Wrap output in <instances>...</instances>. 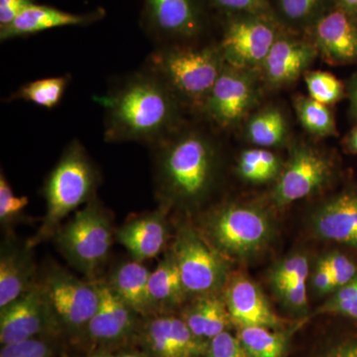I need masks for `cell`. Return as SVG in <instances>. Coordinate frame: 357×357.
Instances as JSON below:
<instances>
[{
  "label": "cell",
  "mask_w": 357,
  "mask_h": 357,
  "mask_svg": "<svg viewBox=\"0 0 357 357\" xmlns=\"http://www.w3.org/2000/svg\"><path fill=\"white\" fill-rule=\"evenodd\" d=\"M105 109L109 142H146L158 145L178 130L180 102L153 70L128 77L100 98Z\"/></svg>",
  "instance_id": "6da1fadb"
},
{
  "label": "cell",
  "mask_w": 357,
  "mask_h": 357,
  "mask_svg": "<svg viewBox=\"0 0 357 357\" xmlns=\"http://www.w3.org/2000/svg\"><path fill=\"white\" fill-rule=\"evenodd\" d=\"M159 176L169 198L196 203L211 189L217 171L213 141L198 130L176 131L159 143Z\"/></svg>",
  "instance_id": "7a4b0ae2"
},
{
  "label": "cell",
  "mask_w": 357,
  "mask_h": 357,
  "mask_svg": "<svg viewBox=\"0 0 357 357\" xmlns=\"http://www.w3.org/2000/svg\"><path fill=\"white\" fill-rule=\"evenodd\" d=\"M225 65L218 49L170 47L154 52L147 68L163 79L180 105L203 109Z\"/></svg>",
  "instance_id": "3957f363"
},
{
  "label": "cell",
  "mask_w": 357,
  "mask_h": 357,
  "mask_svg": "<svg viewBox=\"0 0 357 357\" xmlns=\"http://www.w3.org/2000/svg\"><path fill=\"white\" fill-rule=\"evenodd\" d=\"M96 185V174L83 145L70 143L45 187L47 213L37 239L49 236L73 211L86 203Z\"/></svg>",
  "instance_id": "277c9868"
},
{
  "label": "cell",
  "mask_w": 357,
  "mask_h": 357,
  "mask_svg": "<svg viewBox=\"0 0 357 357\" xmlns=\"http://www.w3.org/2000/svg\"><path fill=\"white\" fill-rule=\"evenodd\" d=\"M274 227L266 211L251 204L222 206L208 218L206 234L222 256L244 260L267 248Z\"/></svg>",
  "instance_id": "5b68a950"
},
{
  "label": "cell",
  "mask_w": 357,
  "mask_h": 357,
  "mask_svg": "<svg viewBox=\"0 0 357 357\" xmlns=\"http://www.w3.org/2000/svg\"><path fill=\"white\" fill-rule=\"evenodd\" d=\"M61 250L75 266L86 274H93L109 256L112 229L109 218L98 204L86 208L58 231Z\"/></svg>",
  "instance_id": "8992f818"
},
{
  "label": "cell",
  "mask_w": 357,
  "mask_h": 357,
  "mask_svg": "<svg viewBox=\"0 0 357 357\" xmlns=\"http://www.w3.org/2000/svg\"><path fill=\"white\" fill-rule=\"evenodd\" d=\"M172 253L188 295H215L225 287L229 275L223 256L190 227L178 231Z\"/></svg>",
  "instance_id": "52a82bcc"
},
{
  "label": "cell",
  "mask_w": 357,
  "mask_h": 357,
  "mask_svg": "<svg viewBox=\"0 0 357 357\" xmlns=\"http://www.w3.org/2000/svg\"><path fill=\"white\" fill-rule=\"evenodd\" d=\"M332 175L333 165L328 157L307 145H297L281 171L272 199L283 208L318 192Z\"/></svg>",
  "instance_id": "ba28073f"
},
{
  "label": "cell",
  "mask_w": 357,
  "mask_h": 357,
  "mask_svg": "<svg viewBox=\"0 0 357 357\" xmlns=\"http://www.w3.org/2000/svg\"><path fill=\"white\" fill-rule=\"evenodd\" d=\"M52 314L70 328L88 326L100 306L98 285L79 280L64 270H54L43 287Z\"/></svg>",
  "instance_id": "9c48e42d"
},
{
  "label": "cell",
  "mask_w": 357,
  "mask_h": 357,
  "mask_svg": "<svg viewBox=\"0 0 357 357\" xmlns=\"http://www.w3.org/2000/svg\"><path fill=\"white\" fill-rule=\"evenodd\" d=\"M257 96V86L248 70L225 64L202 109L211 121L227 128L248 114Z\"/></svg>",
  "instance_id": "30bf717a"
},
{
  "label": "cell",
  "mask_w": 357,
  "mask_h": 357,
  "mask_svg": "<svg viewBox=\"0 0 357 357\" xmlns=\"http://www.w3.org/2000/svg\"><path fill=\"white\" fill-rule=\"evenodd\" d=\"M276 40L273 28L264 21L236 20L225 32L220 50L227 65L250 70L262 67Z\"/></svg>",
  "instance_id": "8fae6325"
},
{
  "label": "cell",
  "mask_w": 357,
  "mask_h": 357,
  "mask_svg": "<svg viewBox=\"0 0 357 357\" xmlns=\"http://www.w3.org/2000/svg\"><path fill=\"white\" fill-rule=\"evenodd\" d=\"M222 291L230 319L237 328L265 326L278 330L284 325L261 289L246 275L230 274Z\"/></svg>",
  "instance_id": "7c38bea8"
},
{
  "label": "cell",
  "mask_w": 357,
  "mask_h": 357,
  "mask_svg": "<svg viewBox=\"0 0 357 357\" xmlns=\"http://www.w3.org/2000/svg\"><path fill=\"white\" fill-rule=\"evenodd\" d=\"M51 314L43 289L32 286L24 295L1 309L0 342L4 345L34 338L44 330Z\"/></svg>",
  "instance_id": "4fadbf2b"
},
{
  "label": "cell",
  "mask_w": 357,
  "mask_h": 357,
  "mask_svg": "<svg viewBox=\"0 0 357 357\" xmlns=\"http://www.w3.org/2000/svg\"><path fill=\"white\" fill-rule=\"evenodd\" d=\"M311 225L319 238L357 248V191L326 199L312 213Z\"/></svg>",
  "instance_id": "5bb4252c"
},
{
  "label": "cell",
  "mask_w": 357,
  "mask_h": 357,
  "mask_svg": "<svg viewBox=\"0 0 357 357\" xmlns=\"http://www.w3.org/2000/svg\"><path fill=\"white\" fill-rule=\"evenodd\" d=\"M145 338L155 357H199L208 344L197 337L183 319L157 317L148 324Z\"/></svg>",
  "instance_id": "9a60e30c"
},
{
  "label": "cell",
  "mask_w": 357,
  "mask_h": 357,
  "mask_svg": "<svg viewBox=\"0 0 357 357\" xmlns=\"http://www.w3.org/2000/svg\"><path fill=\"white\" fill-rule=\"evenodd\" d=\"M317 49L331 64H349L357 61L356 18L342 8L319 18L316 26Z\"/></svg>",
  "instance_id": "2e32d148"
},
{
  "label": "cell",
  "mask_w": 357,
  "mask_h": 357,
  "mask_svg": "<svg viewBox=\"0 0 357 357\" xmlns=\"http://www.w3.org/2000/svg\"><path fill=\"white\" fill-rule=\"evenodd\" d=\"M318 49L305 42L277 39L262 65L267 83L282 86L295 82L312 64Z\"/></svg>",
  "instance_id": "e0dca14e"
},
{
  "label": "cell",
  "mask_w": 357,
  "mask_h": 357,
  "mask_svg": "<svg viewBox=\"0 0 357 357\" xmlns=\"http://www.w3.org/2000/svg\"><path fill=\"white\" fill-rule=\"evenodd\" d=\"M100 306L89 321V335L96 340L112 342L126 337L134 326V312L122 302L107 284H98Z\"/></svg>",
  "instance_id": "ac0fdd59"
},
{
  "label": "cell",
  "mask_w": 357,
  "mask_h": 357,
  "mask_svg": "<svg viewBox=\"0 0 357 357\" xmlns=\"http://www.w3.org/2000/svg\"><path fill=\"white\" fill-rule=\"evenodd\" d=\"M117 238L137 261L156 257L167 241L163 215L154 213L134 220L117 231Z\"/></svg>",
  "instance_id": "d6986e66"
},
{
  "label": "cell",
  "mask_w": 357,
  "mask_h": 357,
  "mask_svg": "<svg viewBox=\"0 0 357 357\" xmlns=\"http://www.w3.org/2000/svg\"><path fill=\"white\" fill-rule=\"evenodd\" d=\"M150 274L137 260L124 263L115 270L109 286L134 312L148 314L155 309L148 287Z\"/></svg>",
  "instance_id": "ffe728a7"
},
{
  "label": "cell",
  "mask_w": 357,
  "mask_h": 357,
  "mask_svg": "<svg viewBox=\"0 0 357 357\" xmlns=\"http://www.w3.org/2000/svg\"><path fill=\"white\" fill-rule=\"evenodd\" d=\"M33 266L25 251L6 245L0 256V309L24 295L31 285Z\"/></svg>",
  "instance_id": "44dd1931"
},
{
  "label": "cell",
  "mask_w": 357,
  "mask_h": 357,
  "mask_svg": "<svg viewBox=\"0 0 357 357\" xmlns=\"http://www.w3.org/2000/svg\"><path fill=\"white\" fill-rule=\"evenodd\" d=\"M184 321L192 333L201 340H211L227 332L232 323L223 297L202 296L190 306L184 314Z\"/></svg>",
  "instance_id": "7402d4cb"
},
{
  "label": "cell",
  "mask_w": 357,
  "mask_h": 357,
  "mask_svg": "<svg viewBox=\"0 0 357 357\" xmlns=\"http://www.w3.org/2000/svg\"><path fill=\"white\" fill-rule=\"evenodd\" d=\"M86 21V16L64 13L52 7L31 4L10 25L1 28L0 37L1 40L13 39L52 28L83 24Z\"/></svg>",
  "instance_id": "603a6c76"
},
{
  "label": "cell",
  "mask_w": 357,
  "mask_h": 357,
  "mask_svg": "<svg viewBox=\"0 0 357 357\" xmlns=\"http://www.w3.org/2000/svg\"><path fill=\"white\" fill-rule=\"evenodd\" d=\"M150 15L160 31L175 36L191 37L199 23L191 0H147Z\"/></svg>",
  "instance_id": "cb8c5ba5"
},
{
  "label": "cell",
  "mask_w": 357,
  "mask_h": 357,
  "mask_svg": "<svg viewBox=\"0 0 357 357\" xmlns=\"http://www.w3.org/2000/svg\"><path fill=\"white\" fill-rule=\"evenodd\" d=\"M148 287L155 307L176 306L185 300L188 294L173 253L166 256L151 272Z\"/></svg>",
  "instance_id": "d4e9b609"
},
{
  "label": "cell",
  "mask_w": 357,
  "mask_h": 357,
  "mask_svg": "<svg viewBox=\"0 0 357 357\" xmlns=\"http://www.w3.org/2000/svg\"><path fill=\"white\" fill-rule=\"evenodd\" d=\"M245 134L248 139L257 146H279L287 138V121L280 110L267 107L251 116L246 124Z\"/></svg>",
  "instance_id": "484cf974"
},
{
  "label": "cell",
  "mask_w": 357,
  "mask_h": 357,
  "mask_svg": "<svg viewBox=\"0 0 357 357\" xmlns=\"http://www.w3.org/2000/svg\"><path fill=\"white\" fill-rule=\"evenodd\" d=\"M237 338L248 357H283L289 333L265 326L238 328Z\"/></svg>",
  "instance_id": "4316f807"
},
{
  "label": "cell",
  "mask_w": 357,
  "mask_h": 357,
  "mask_svg": "<svg viewBox=\"0 0 357 357\" xmlns=\"http://www.w3.org/2000/svg\"><path fill=\"white\" fill-rule=\"evenodd\" d=\"M281 160L269 150L258 148L243 151L238 158L237 173L248 182L262 184L280 175Z\"/></svg>",
  "instance_id": "83f0119b"
},
{
  "label": "cell",
  "mask_w": 357,
  "mask_h": 357,
  "mask_svg": "<svg viewBox=\"0 0 357 357\" xmlns=\"http://www.w3.org/2000/svg\"><path fill=\"white\" fill-rule=\"evenodd\" d=\"M294 107L300 123L307 132L319 137L337 134L335 117L328 105L317 102L310 96H300L294 100Z\"/></svg>",
  "instance_id": "f1b7e54d"
},
{
  "label": "cell",
  "mask_w": 357,
  "mask_h": 357,
  "mask_svg": "<svg viewBox=\"0 0 357 357\" xmlns=\"http://www.w3.org/2000/svg\"><path fill=\"white\" fill-rule=\"evenodd\" d=\"M68 76L46 77L21 86L14 93V100H23L46 109H53L62 100L69 86Z\"/></svg>",
  "instance_id": "f546056e"
},
{
  "label": "cell",
  "mask_w": 357,
  "mask_h": 357,
  "mask_svg": "<svg viewBox=\"0 0 357 357\" xmlns=\"http://www.w3.org/2000/svg\"><path fill=\"white\" fill-rule=\"evenodd\" d=\"M309 273V260L306 256L298 253L275 264L270 270L269 281L277 294L296 282L307 281Z\"/></svg>",
  "instance_id": "4dcf8cb0"
},
{
  "label": "cell",
  "mask_w": 357,
  "mask_h": 357,
  "mask_svg": "<svg viewBox=\"0 0 357 357\" xmlns=\"http://www.w3.org/2000/svg\"><path fill=\"white\" fill-rule=\"evenodd\" d=\"M310 98L323 105H330L342 100L344 86L337 77L326 72H309L305 74Z\"/></svg>",
  "instance_id": "1f68e13d"
},
{
  "label": "cell",
  "mask_w": 357,
  "mask_h": 357,
  "mask_svg": "<svg viewBox=\"0 0 357 357\" xmlns=\"http://www.w3.org/2000/svg\"><path fill=\"white\" fill-rule=\"evenodd\" d=\"M319 312L357 321V275L349 283L335 290L326 304L319 307Z\"/></svg>",
  "instance_id": "d6a6232c"
},
{
  "label": "cell",
  "mask_w": 357,
  "mask_h": 357,
  "mask_svg": "<svg viewBox=\"0 0 357 357\" xmlns=\"http://www.w3.org/2000/svg\"><path fill=\"white\" fill-rule=\"evenodd\" d=\"M29 204L27 197H18L3 173L0 175V220L2 222H10L22 213Z\"/></svg>",
  "instance_id": "836d02e7"
},
{
  "label": "cell",
  "mask_w": 357,
  "mask_h": 357,
  "mask_svg": "<svg viewBox=\"0 0 357 357\" xmlns=\"http://www.w3.org/2000/svg\"><path fill=\"white\" fill-rule=\"evenodd\" d=\"M321 259L330 269L337 289L349 283L357 275L356 263L342 253L335 251L323 256Z\"/></svg>",
  "instance_id": "e575fe53"
},
{
  "label": "cell",
  "mask_w": 357,
  "mask_h": 357,
  "mask_svg": "<svg viewBox=\"0 0 357 357\" xmlns=\"http://www.w3.org/2000/svg\"><path fill=\"white\" fill-rule=\"evenodd\" d=\"M206 354L208 357H248L238 338L229 332L211 338Z\"/></svg>",
  "instance_id": "d590c367"
},
{
  "label": "cell",
  "mask_w": 357,
  "mask_h": 357,
  "mask_svg": "<svg viewBox=\"0 0 357 357\" xmlns=\"http://www.w3.org/2000/svg\"><path fill=\"white\" fill-rule=\"evenodd\" d=\"M0 357H51L50 347L41 340H31L4 344Z\"/></svg>",
  "instance_id": "8d00e7d4"
},
{
  "label": "cell",
  "mask_w": 357,
  "mask_h": 357,
  "mask_svg": "<svg viewBox=\"0 0 357 357\" xmlns=\"http://www.w3.org/2000/svg\"><path fill=\"white\" fill-rule=\"evenodd\" d=\"M288 309L294 312L305 311L307 306V281H299L291 284L277 293Z\"/></svg>",
  "instance_id": "74e56055"
},
{
  "label": "cell",
  "mask_w": 357,
  "mask_h": 357,
  "mask_svg": "<svg viewBox=\"0 0 357 357\" xmlns=\"http://www.w3.org/2000/svg\"><path fill=\"white\" fill-rule=\"evenodd\" d=\"M319 2V0H280V7L289 20L301 22L312 16Z\"/></svg>",
  "instance_id": "f35d334b"
},
{
  "label": "cell",
  "mask_w": 357,
  "mask_h": 357,
  "mask_svg": "<svg viewBox=\"0 0 357 357\" xmlns=\"http://www.w3.org/2000/svg\"><path fill=\"white\" fill-rule=\"evenodd\" d=\"M312 290L319 295H326L337 290L335 279L324 260L319 259L311 275Z\"/></svg>",
  "instance_id": "ab89813d"
},
{
  "label": "cell",
  "mask_w": 357,
  "mask_h": 357,
  "mask_svg": "<svg viewBox=\"0 0 357 357\" xmlns=\"http://www.w3.org/2000/svg\"><path fill=\"white\" fill-rule=\"evenodd\" d=\"M31 4V0H0L1 28L10 25Z\"/></svg>",
  "instance_id": "60d3db41"
},
{
  "label": "cell",
  "mask_w": 357,
  "mask_h": 357,
  "mask_svg": "<svg viewBox=\"0 0 357 357\" xmlns=\"http://www.w3.org/2000/svg\"><path fill=\"white\" fill-rule=\"evenodd\" d=\"M218 6L231 10L255 11L262 8L263 0H215Z\"/></svg>",
  "instance_id": "b9f144b4"
},
{
  "label": "cell",
  "mask_w": 357,
  "mask_h": 357,
  "mask_svg": "<svg viewBox=\"0 0 357 357\" xmlns=\"http://www.w3.org/2000/svg\"><path fill=\"white\" fill-rule=\"evenodd\" d=\"M321 357H357V338L335 345Z\"/></svg>",
  "instance_id": "7bdbcfd3"
},
{
  "label": "cell",
  "mask_w": 357,
  "mask_h": 357,
  "mask_svg": "<svg viewBox=\"0 0 357 357\" xmlns=\"http://www.w3.org/2000/svg\"><path fill=\"white\" fill-rule=\"evenodd\" d=\"M347 93L349 100V112L352 117L357 121V72L349 79Z\"/></svg>",
  "instance_id": "ee69618b"
},
{
  "label": "cell",
  "mask_w": 357,
  "mask_h": 357,
  "mask_svg": "<svg viewBox=\"0 0 357 357\" xmlns=\"http://www.w3.org/2000/svg\"><path fill=\"white\" fill-rule=\"evenodd\" d=\"M337 2L340 8L351 14L354 18L357 17V0H337Z\"/></svg>",
  "instance_id": "f6af8a7d"
},
{
  "label": "cell",
  "mask_w": 357,
  "mask_h": 357,
  "mask_svg": "<svg viewBox=\"0 0 357 357\" xmlns=\"http://www.w3.org/2000/svg\"><path fill=\"white\" fill-rule=\"evenodd\" d=\"M347 145L349 151L357 154V126L356 128L352 129L351 133L347 136Z\"/></svg>",
  "instance_id": "bcb514c9"
},
{
  "label": "cell",
  "mask_w": 357,
  "mask_h": 357,
  "mask_svg": "<svg viewBox=\"0 0 357 357\" xmlns=\"http://www.w3.org/2000/svg\"><path fill=\"white\" fill-rule=\"evenodd\" d=\"M112 357H141V356H138V354H131V352H128V354H119V356H112Z\"/></svg>",
  "instance_id": "7dc6e473"
},
{
  "label": "cell",
  "mask_w": 357,
  "mask_h": 357,
  "mask_svg": "<svg viewBox=\"0 0 357 357\" xmlns=\"http://www.w3.org/2000/svg\"><path fill=\"white\" fill-rule=\"evenodd\" d=\"M93 357H112V356H93Z\"/></svg>",
  "instance_id": "c3c4849f"
}]
</instances>
